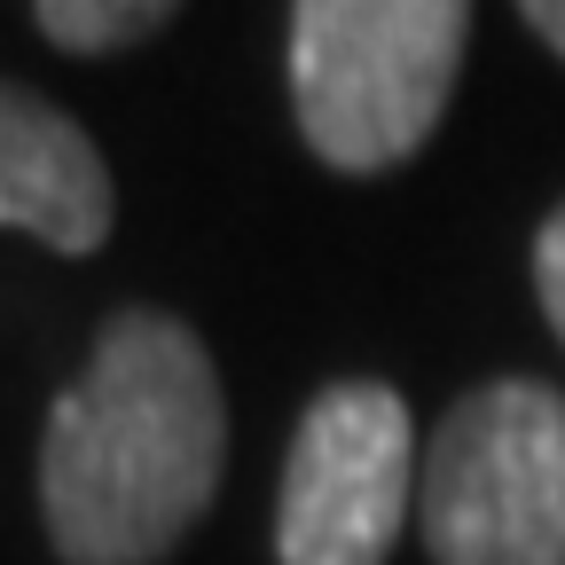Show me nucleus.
Instances as JSON below:
<instances>
[{
    "mask_svg": "<svg viewBox=\"0 0 565 565\" xmlns=\"http://www.w3.org/2000/svg\"><path fill=\"white\" fill-rule=\"evenodd\" d=\"M228 408L189 322L126 307L63 385L40 440V511L63 565H150L212 503Z\"/></svg>",
    "mask_w": 565,
    "mask_h": 565,
    "instance_id": "obj_1",
    "label": "nucleus"
},
{
    "mask_svg": "<svg viewBox=\"0 0 565 565\" xmlns=\"http://www.w3.org/2000/svg\"><path fill=\"white\" fill-rule=\"evenodd\" d=\"M471 0H291V103L315 158L385 173L416 158L463 71Z\"/></svg>",
    "mask_w": 565,
    "mask_h": 565,
    "instance_id": "obj_2",
    "label": "nucleus"
},
{
    "mask_svg": "<svg viewBox=\"0 0 565 565\" xmlns=\"http://www.w3.org/2000/svg\"><path fill=\"white\" fill-rule=\"evenodd\" d=\"M416 519L440 565H565V393H463L424 448Z\"/></svg>",
    "mask_w": 565,
    "mask_h": 565,
    "instance_id": "obj_3",
    "label": "nucleus"
},
{
    "mask_svg": "<svg viewBox=\"0 0 565 565\" xmlns=\"http://www.w3.org/2000/svg\"><path fill=\"white\" fill-rule=\"evenodd\" d=\"M416 503V433L393 385L345 377L315 393L282 456L275 557L282 565H385Z\"/></svg>",
    "mask_w": 565,
    "mask_h": 565,
    "instance_id": "obj_4",
    "label": "nucleus"
},
{
    "mask_svg": "<svg viewBox=\"0 0 565 565\" xmlns=\"http://www.w3.org/2000/svg\"><path fill=\"white\" fill-rule=\"evenodd\" d=\"M0 228H24L71 259L110 236V173L87 126L9 79H0Z\"/></svg>",
    "mask_w": 565,
    "mask_h": 565,
    "instance_id": "obj_5",
    "label": "nucleus"
},
{
    "mask_svg": "<svg viewBox=\"0 0 565 565\" xmlns=\"http://www.w3.org/2000/svg\"><path fill=\"white\" fill-rule=\"evenodd\" d=\"M32 9H40V32L63 55H110V47L150 40L181 0H32Z\"/></svg>",
    "mask_w": 565,
    "mask_h": 565,
    "instance_id": "obj_6",
    "label": "nucleus"
},
{
    "mask_svg": "<svg viewBox=\"0 0 565 565\" xmlns=\"http://www.w3.org/2000/svg\"><path fill=\"white\" fill-rule=\"evenodd\" d=\"M534 291H542V315H550V330L565 338V204L542 221V236H534Z\"/></svg>",
    "mask_w": 565,
    "mask_h": 565,
    "instance_id": "obj_7",
    "label": "nucleus"
},
{
    "mask_svg": "<svg viewBox=\"0 0 565 565\" xmlns=\"http://www.w3.org/2000/svg\"><path fill=\"white\" fill-rule=\"evenodd\" d=\"M519 17H526V24H534V32L565 55V0H519Z\"/></svg>",
    "mask_w": 565,
    "mask_h": 565,
    "instance_id": "obj_8",
    "label": "nucleus"
}]
</instances>
